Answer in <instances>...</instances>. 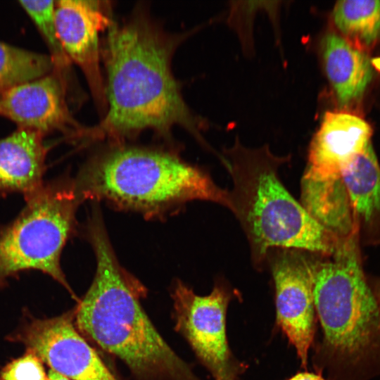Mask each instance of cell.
I'll list each match as a JSON object with an SVG mask.
<instances>
[{"instance_id": "4", "label": "cell", "mask_w": 380, "mask_h": 380, "mask_svg": "<svg viewBox=\"0 0 380 380\" xmlns=\"http://www.w3.org/2000/svg\"><path fill=\"white\" fill-rule=\"evenodd\" d=\"M288 159L275 156L266 146L250 149L239 142L223 158L233 182L229 210L247 236L258 267L274 248L329 257L341 240L316 222L282 184L278 171Z\"/></svg>"}, {"instance_id": "19", "label": "cell", "mask_w": 380, "mask_h": 380, "mask_svg": "<svg viewBox=\"0 0 380 380\" xmlns=\"http://www.w3.org/2000/svg\"><path fill=\"white\" fill-rule=\"evenodd\" d=\"M19 4L44 37L53 55L55 63H67L68 58L62 48L56 32L54 14L56 1H19Z\"/></svg>"}, {"instance_id": "7", "label": "cell", "mask_w": 380, "mask_h": 380, "mask_svg": "<svg viewBox=\"0 0 380 380\" xmlns=\"http://www.w3.org/2000/svg\"><path fill=\"white\" fill-rule=\"evenodd\" d=\"M237 291L217 281L207 296H199L181 281L172 289L175 329L180 334L214 380H239L247 365L229 346L227 312Z\"/></svg>"}, {"instance_id": "16", "label": "cell", "mask_w": 380, "mask_h": 380, "mask_svg": "<svg viewBox=\"0 0 380 380\" xmlns=\"http://www.w3.org/2000/svg\"><path fill=\"white\" fill-rule=\"evenodd\" d=\"M300 204L320 226L338 239L358 231L346 189L339 177L301 179Z\"/></svg>"}, {"instance_id": "8", "label": "cell", "mask_w": 380, "mask_h": 380, "mask_svg": "<svg viewBox=\"0 0 380 380\" xmlns=\"http://www.w3.org/2000/svg\"><path fill=\"white\" fill-rule=\"evenodd\" d=\"M305 252L276 248L269 258L275 289L276 322L294 348L301 367L306 369L317 324L313 298L315 260Z\"/></svg>"}, {"instance_id": "2", "label": "cell", "mask_w": 380, "mask_h": 380, "mask_svg": "<svg viewBox=\"0 0 380 380\" xmlns=\"http://www.w3.org/2000/svg\"><path fill=\"white\" fill-rule=\"evenodd\" d=\"M89 236L96 270L73 308L80 333L124 363L134 380H201L145 312L141 298L146 290L118 264L97 216L89 225Z\"/></svg>"}, {"instance_id": "9", "label": "cell", "mask_w": 380, "mask_h": 380, "mask_svg": "<svg viewBox=\"0 0 380 380\" xmlns=\"http://www.w3.org/2000/svg\"><path fill=\"white\" fill-rule=\"evenodd\" d=\"M8 339L23 343L70 380H119L76 328L74 309L51 318L28 315Z\"/></svg>"}, {"instance_id": "17", "label": "cell", "mask_w": 380, "mask_h": 380, "mask_svg": "<svg viewBox=\"0 0 380 380\" xmlns=\"http://www.w3.org/2000/svg\"><path fill=\"white\" fill-rule=\"evenodd\" d=\"M333 20L343 38L367 53L380 37V1H339L333 10Z\"/></svg>"}, {"instance_id": "5", "label": "cell", "mask_w": 380, "mask_h": 380, "mask_svg": "<svg viewBox=\"0 0 380 380\" xmlns=\"http://www.w3.org/2000/svg\"><path fill=\"white\" fill-rule=\"evenodd\" d=\"M82 200H106L146 215L193 200L230 208L229 191L175 154L140 148L113 149L89 164L75 182Z\"/></svg>"}, {"instance_id": "23", "label": "cell", "mask_w": 380, "mask_h": 380, "mask_svg": "<svg viewBox=\"0 0 380 380\" xmlns=\"http://www.w3.org/2000/svg\"><path fill=\"white\" fill-rule=\"evenodd\" d=\"M46 380H70L68 378L50 369L47 373Z\"/></svg>"}, {"instance_id": "14", "label": "cell", "mask_w": 380, "mask_h": 380, "mask_svg": "<svg viewBox=\"0 0 380 380\" xmlns=\"http://www.w3.org/2000/svg\"><path fill=\"white\" fill-rule=\"evenodd\" d=\"M43 135L19 128L0 139V194L17 192L26 197L44 184L48 148Z\"/></svg>"}, {"instance_id": "1", "label": "cell", "mask_w": 380, "mask_h": 380, "mask_svg": "<svg viewBox=\"0 0 380 380\" xmlns=\"http://www.w3.org/2000/svg\"><path fill=\"white\" fill-rule=\"evenodd\" d=\"M175 45L146 18L111 23L105 51L106 113L86 135L118 139L145 129L165 134L175 125L198 133V120L171 70Z\"/></svg>"}, {"instance_id": "22", "label": "cell", "mask_w": 380, "mask_h": 380, "mask_svg": "<svg viewBox=\"0 0 380 380\" xmlns=\"http://www.w3.org/2000/svg\"><path fill=\"white\" fill-rule=\"evenodd\" d=\"M368 281L376 298L380 311V277H368Z\"/></svg>"}, {"instance_id": "21", "label": "cell", "mask_w": 380, "mask_h": 380, "mask_svg": "<svg viewBox=\"0 0 380 380\" xmlns=\"http://www.w3.org/2000/svg\"><path fill=\"white\" fill-rule=\"evenodd\" d=\"M287 380H327L320 374L308 371L300 372L289 378Z\"/></svg>"}, {"instance_id": "13", "label": "cell", "mask_w": 380, "mask_h": 380, "mask_svg": "<svg viewBox=\"0 0 380 380\" xmlns=\"http://www.w3.org/2000/svg\"><path fill=\"white\" fill-rule=\"evenodd\" d=\"M360 244L380 243V165L370 142L341 171Z\"/></svg>"}, {"instance_id": "11", "label": "cell", "mask_w": 380, "mask_h": 380, "mask_svg": "<svg viewBox=\"0 0 380 380\" xmlns=\"http://www.w3.org/2000/svg\"><path fill=\"white\" fill-rule=\"evenodd\" d=\"M372 129L362 118L344 111H327L312 139L303 177L329 179L341 171L371 142Z\"/></svg>"}, {"instance_id": "6", "label": "cell", "mask_w": 380, "mask_h": 380, "mask_svg": "<svg viewBox=\"0 0 380 380\" xmlns=\"http://www.w3.org/2000/svg\"><path fill=\"white\" fill-rule=\"evenodd\" d=\"M25 199L16 218L0 227V287L21 272L38 270L63 286L77 302L60 264L82 201L75 182L44 183Z\"/></svg>"}, {"instance_id": "10", "label": "cell", "mask_w": 380, "mask_h": 380, "mask_svg": "<svg viewBox=\"0 0 380 380\" xmlns=\"http://www.w3.org/2000/svg\"><path fill=\"white\" fill-rule=\"evenodd\" d=\"M54 14L57 35L65 55L81 68L95 100L105 109L99 34L111 25L110 17L101 1L87 0L56 1Z\"/></svg>"}, {"instance_id": "15", "label": "cell", "mask_w": 380, "mask_h": 380, "mask_svg": "<svg viewBox=\"0 0 380 380\" xmlns=\"http://www.w3.org/2000/svg\"><path fill=\"white\" fill-rule=\"evenodd\" d=\"M322 50L327 76L339 104L347 106L362 97L373 76L367 53L334 32L324 37Z\"/></svg>"}, {"instance_id": "3", "label": "cell", "mask_w": 380, "mask_h": 380, "mask_svg": "<svg viewBox=\"0 0 380 380\" xmlns=\"http://www.w3.org/2000/svg\"><path fill=\"white\" fill-rule=\"evenodd\" d=\"M358 232L315 260L313 298L319 338L315 372L327 380L380 377V311L364 272Z\"/></svg>"}, {"instance_id": "12", "label": "cell", "mask_w": 380, "mask_h": 380, "mask_svg": "<svg viewBox=\"0 0 380 380\" xmlns=\"http://www.w3.org/2000/svg\"><path fill=\"white\" fill-rule=\"evenodd\" d=\"M0 115L20 128L44 134L69 127L80 129L70 115L61 80L54 75L13 87L1 94Z\"/></svg>"}, {"instance_id": "18", "label": "cell", "mask_w": 380, "mask_h": 380, "mask_svg": "<svg viewBox=\"0 0 380 380\" xmlns=\"http://www.w3.org/2000/svg\"><path fill=\"white\" fill-rule=\"evenodd\" d=\"M55 65L51 56L0 42V93L49 75Z\"/></svg>"}, {"instance_id": "20", "label": "cell", "mask_w": 380, "mask_h": 380, "mask_svg": "<svg viewBox=\"0 0 380 380\" xmlns=\"http://www.w3.org/2000/svg\"><path fill=\"white\" fill-rule=\"evenodd\" d=\"M46 377L44 362L30 350L0 371V380H46Z\"/></svg>"}]
</instances>
